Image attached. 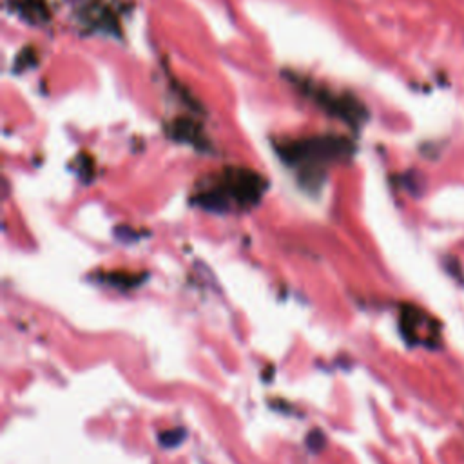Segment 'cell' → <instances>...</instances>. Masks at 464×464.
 <instances>
[{
    "instance_id": "7a4b0ae2",
    "label": "cell",
    "mask_w": 464,
    "mask_h": 464,
    "mask_svg": "<svg viewBox=\"0 0 464 464\" xmlns=\"http://www.w3.org/2000/svg\"><path fill=\"white\" fill-rule=\"evenodd\" d=\"M348 142L334 136H321V138H310L288 145L287 151H281L283 158L288 164L305 165V164H325V161L339 160L348 154Z\"/></svg>"
},
{
    "instance_id": "277c9868",
    "label": "cell",
    "mask_w": 464,
    "mask_h": 464,
    "mask_svg": "<svg viewBox=\"0 0 464 464\" xmlns=\"http://www.w3.org/2000/svg\"><path fill=\"white\" fill-rule=\"evenodd\" d=\"M183 439H185V432L178 430V428H174V430H169V432H164V434L160 435V441L165 448L178 446V444L182 443Z\"/></svg>"
},
{
    "instance_id": "3957f363",
    "label": "cell",
    "mask_w": 464,
    "mask_h": 464,
    "mask_svg": "<svg viewBox=\"0 0 464 464\" xmlns=\"http://www.w3.org/2000/svg\"><path fill=\"white\" fill-rule=\"evenodd\" d=\"M401 329L405 338L414 345L432 346L439 341V325L415 307H406L403 310Z\"/></svg>"
},
{
    "instance_id": "5b68a950",
    "label": "cell",
    "mask_w": 464,
    "mask_h": 464,
    "mask_svg": "<svg viewBox=\"0 0 464 464\" xmlns=\"http://www.w3.org/2000/svg\"><path fill=\"white\" fill-rule=\"evenodd\" d=\"M307 444L310 450H314V452H319L321 448L325 446V435L321 434V432H310L307 437Z\"/></svg>"
},
{
    "instance_id": "6da1fadb",
    "label": "cell",
    "mask_w": 464,
    "mask_h": 464,
    "mask_svg": "<svg viewBox=\"0 0 464 464\" xmlns=\"http://www.w3.org/2000/svg\"><path fill=\"white\" fill-rule=\"evenodd\" d=\"M265 193V180L249 169H227L198 196L203 209L225 212L231 209H250Z\"/></svg>"
}]
</instances>
